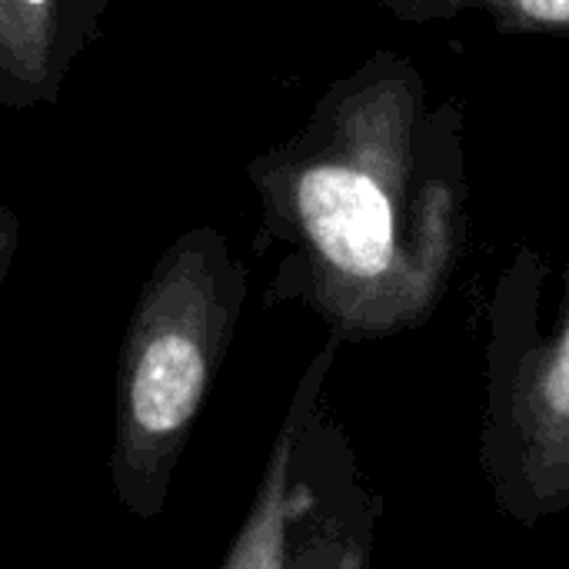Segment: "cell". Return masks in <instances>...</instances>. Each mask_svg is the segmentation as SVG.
Instances as JSON below:
<instances>
[{
	"label": "cell",
	"mask_w": 569,
	"mask_h": 569,
	"mask_svg": "<svg viewBox=\"0 0 569 569\" xmlns=\"http://www.w3.org/2000/svg\"><path fill=\"white\" fill-rule=\"evenodd\" d=\"M263 237L283 247L263 307L300 303L343 343L430 323L470 243L467 117L430 103L410 57L377 50L307 123L247 163Z\"/></svg>",
	"instance_id": "1"
},
{
	"label": "cell",
	"mask_w": 569,
	"mask_h": 569,
	"mask_svg": "<svg viewBox=\"0 0 569 569\" xmlns=\"http://www.w3.org/2000/svg\"><path fill=\"white\" fill-rule=\"evenodd\" d=\"M247 293V263L210 223L183 230L147 273L120 337L107 453L110 490L130 517H163Z\"/></svg>",
	"instance_id": "2"
},
{
	"label": "cell",
	"mask_w": 569,
	"mask_h": 569,
	"mask_svg": "<svg viewBox=\"0 0 569 569\" xmlns=\"http://www.w3.org/2000/svg\"><path fill=\"white\" fill-rule=\"evenodd\" d=\"M550 263L520 250L487 307L480 470L493 507L517 527L569 510V267L553 327L540 303Z\"/></svg>",
	"instance_id": "3"
},
{
	"label": "cell",
	"mask_w": 569,
	"mask_h": 569,
	"mask_svg": "<svg viewBox=\"0 0 569 569\" xmlns=\"http://www.w3.org/2000/svg\"><path fill=\"white\" fill-rule=\"evenodd\" d=\"M337 333L300 373L270 443L257 497L223 553V569H363L373 560L383 497L327 407Z\"/></svg>",
	"instance_id": "4"
},
{
	"label": "cell",
	"mask_w": 569,
	"mask_h": 569,
	"mask_svg": "<svg viewBox=\"0 0 569 569\" xmlns=\"http://www.w3.org/2000/svg\"><path fill=\"white\" fill-rule=\"evenodd\" d=\"M113 0H0V107L57 103Z\"/></svg>",
	"instance_id": "5"
},
{
	"label": "cell",
	"mask_w": 569,
	"mask_h": 569,
	"mask_svg": "<svg viewBox=\"0 0 569 569\" xmlns=\"http://www.w3.org/2000/svg\"><path fill=\"white\" fill-rule=\"evenodd\" d=\"M383 10L400 23L480 13L500 33H569V0H383Z\"/></svg>",
	"instance_id": "6"
},
{
	"label": "cell",
	"mask_w": 569,
	"mask_h": 569,
	"mask_svg": "<svg viewBox=\"0 0 569 569\" xmlns=\"http://www.w3.org/2000/svg\"><path fill=\"white\" fill-rule=\"evenodd\" d=\"M17 250H20V217L13 213L7 200H0V293L7 287Z\"/></svg>",
	"instance_id": "7"
}]
</instances>
